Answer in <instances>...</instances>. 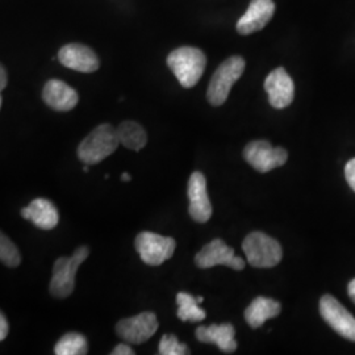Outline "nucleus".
<instances>
[{"label":"nucleus","mask_w":355,"mask_h":355,"mask_svg":"<svg viewBox=\"0 0 355 355\" xmlns=\"http://www.w3.org/2000/svg\"><path fill=\"white\" fill-rule=\"evenodd\" d=\"M117 128L102 124L95 128L78 146V158L85 165H98L119 148Z\"/></svg>","instance_id":"1"},{"label":"nucleus","mask_w":355,"mask_h":355,"mask_svg":"<svg viewBox=\"0 0 355 355\" xmlns=\"http://www.w3.org/2000/svg\"><path fill=\"white\" fill-rule=\"evenodd\" d=\"M167 66L177 76L182 87L191 89L203 76L207 66V57L198 48L182 46L168 54Z\"/></svg>","instance_id":"2"},{"label":"nucleus","mask_w":355,"mask_h":355,"mask_svg":"<svg viewBox=\"0 0 355 355\" xmlns=\"http://www.w3.org/2000/svg\"><path fill=\"white\" fill-rule=\"evenodd\" d=\"M87 246H79L73 255L61 257L54 262L49 291L53 297H69L76 288V277L79 266L89 258Z\"/></svg>","instance_id":"3"},{"label":"nucleus","mask_w":355,"mask_h":355,"mask_svg":"<svg viewBox=\"0 0 355 355\" xmlns=\"http://www.w3.org/2000/svg\"><path fill=\"white\" fill-rule=\"evenodd\" d=\"M242 249L249 265L258 268L277 266L283 257L279 242L262 232L248 234L242 242Z\"/></svg>","instance_id":"4"},{"label":"nucleus","mask_w":355,"mask_h":355,"mask_svg":"<svg viewBox=\"0 0 355 355\" xmlns=\"http://www.w3.org/2000/svg\"><path fill=\"white\" fill-rule=\"evenodd\" d=\"M245 66V60L240 55H233L218 66L207 91V99L211 105L220 107L227 102L229 92L233 85L241 78Z\"/></svg>","instance_id":"5"},{"label":"nucleus","mask_w":355,"mask_h":355,"mask_svg":"<svg viewBox=\"0 0 355 355\" xmlns=\"http://www.w3.org/2000/svg\"><path fill=\"white\" fill-rule=\"evenodd\" d=\"M177 248L173 237H165L153 232H141L135 240V249L141 261L149 266H159L170 259Z\"/></svg>","instance_id":"6"},{"label":"nucleus","mask_w":355,"mask_h":355,"mask_svg":"<svg viewBox=\"0 0 355 355\" xmlns=\"http://www.w3.org/2000/svg\"><path fill=\"white\" fill-rule=\"evenodd\" d=\"M246 162L259 173H268L284 165L288 159V153L283 148H274L268 141H253L243 150Z\"/></svg>","instance_id":"7"},{"label":"nucleus","mask_w":355,"mask_h":355,"mask_svg":"<svg viewBox=\"0 0 355 355\" xmlns=\"http://www.w3.org/2000/svg\"><path fill=\"white\" fill-rule=\"evenodd\" d=\"M158 327L159 324L155 313L142 312L137 316L119 321L116 325V333L125 343L141 345L152 338Z\"/></svg>","instance_id":"8"},{"label":"nucleus","mask_w":355,"mask_h":355,"mask_svg":"<svg viewBox=\"0 0 355 355\" xmlns=\"http://www.w3.org/2000/svg\"><path fill=\"white\" fill-rule=\"evenodd\" d=\"M195 265L199 268H211L217 265L230 267L236 271L245 268V261L234 254V249L228 246L220 239L207 243L199 253L195 255Z\"/></svg>","instance_id":"9"},{"label":"nucleus","mask_w":355,"mask_h":355,"mask_svg":"<svg viewBox=\"0 0 355 355\" xmlns=\"http://www.w3.org/2000/svg\"><path fill=\"white\" fill-rule=\"evenodd\" d=\"M320 313L331 329L345 338L355 341V318L336 297L330 295L322 296L320 300Z\"/></svg>","instance_id":"10"},{"label":"nucleus","mask_w":355,"mask_h":355,"mask_svg":"<svg viewBox=\"0 0 355 355\" xmlns=\"http://www.w3.org/2000/svg\"><path fill=\"white\" fill-rule=\"evenodd\" d=\"M189 195V214L191 218L199 224L209 221L212 216V204L207 192V179L200 171L192 173L187 187Z\"/></svg>","instance_id":"11"},{"label":"nucleus","mask_w":355,"mask_h":355,"mask_svg":"<svg viewBox=\"0 0 355 355\" xmlns=\"http://www.w3.org/2000/svg\"><path fill=\"white\" fill-rule=\"evenodd\" d=\"M58 61L64 67L89 74L99 69L101 61L95 51L82 44H67L58 51Z\"/></svg>","instance_id":"12"},{"label":"nucleus","mask_w":355,"mask_h":355,"mask_svg":"<svg viewBox=\"0 0 355 355\" xmlns=\"http://www.w3.org/2000/svg\"><path fill=\"white\" fill-rule=\"evenodd\" d=\"M265 89L268 95V102L277 110H283L288 107L293 101V80L283 67L275 69L267 76Z\"/></svg>","instance_id":"13"},{"label":"nucleus","mask_w":355,"mask_h":355,"mask_svg":"<svg viewBox=\"0 0 355 355\" xmlns=\"http://www.w3.org/2000/svg\"><path fill=\"white\" fill-rule=\"evenodd\" d=\"M274 12L275 3L272 0H252L246 12L237 21V32L246 36L263 29L272 19Z\"/></svg>","instance_id":"14"},{"label":"nucleus","mask_w":355,"mask_h":355,"mask_svg":"<svg viewBox=\"0 0 355 355\" xmlns=\"http://www.w3.org/2000/svg\"><path fill=\"white\" fill-rule=\"evenodd\" d=\"M42 99L48 107L58 112H69L74 110L79 102L76 89L62 80L51 79L42 89Z\"/></svg>","instance_id":"15"},{"label":"nucleus","mask_w":355,"mask_h":355,"mask_svg":"<svg viewBox=\"0 0 355 355\" xmlns=\"http://www.w3.org/2000/svg\"><path fill=\"white\" fill-rule=\"evenodd\" d=\"M21 216L42 230L55 228L60 221V214L55 205L51 200L42 198L35 199L28 207L23 208Z\"/></svg>","instance_id":"16"},{"label":"nucleus","mask_w":355,"mask_h":355,"mask_svg":"<svg viewBox=\"0 0 355 355\" xmlns=\"http://www.w3.org/2000/svg\"><path fill=\"white\" fill-rule=\"evenodd\" d=\"M195 334L199 343H214L224 353H233L237 349V343L234 340L236 330L232 324L199 327Z\"/></svg>","instance_id":"17"},{"label":"nucleus","mask_w":355,"mask_h":355,"mask_svg":"<svg viewBox=\"0 0 355 355\" xmlns=\"http://www.w3.org/2000/svg\"><path fill=\"white\" fill-rule=\"evenodd\" d=\"M282 311V305L274 299L258 296L245 311L246 322L257 329L262 327L268 318H277Z\"/></svg>","instance_id":"18"},{"label":"nucleus","mask_w":355,"mask_h":355,"mask_svg":"<svg viewBox=\"0 0 355 355\" xmlns=\"http://www.w3.org/2000/svg\"><path fill=\"white\" fill-rule=\"evenodd\" d=\"M117 135L120 144L135 152H139L142 148H145L148 142V135L145 129L136 121H123L117 127Z\"/></svg>","instance_id":"19"},{"label":"nucleus","mask_w":355,"mask_h":355,"mask_svg":"<svg viewBox=\"0 0 355 355\" xmlns=\"http://www.w3.org/2000/svg\"><path fill=\"white\" fill-rule=\"evenodd\" d=\"M177 316L182 321L199 322L207 318L205 311L199 306L198 299L187 292H179L177 295Z\"/></svg>","instance_id":"20"},{"label":"nucleus","mask_w":355,"mask_h":355,"mask_svg":"<svg viewBox=\"0 0 355 355\" xmlns=\"http://www.w3.org/2000/svg\"><path fill=\"white\" fill-rule=\"evenodd\" d=\"M54 353L57 355H85L89 353V343L80 333H67L55 343Z\"/></svg>","instance_id":"21"},{"label":"nucleus","mask_w":355,"mask_h":355,"mask_svg":"<svg viewBox=\"0 0 355 355\" xmlns=\"http://www.w3.org/2000/svg\"><path fill=\"white\" fill-rule=\"evenodd\" d=\"M0 261L8 267H17L21 263V255L16 245L6 234L0 236Z\"/></svg>","instance_id":"22"},{"label":"nucleus","mask_w":355,"mask_h":355,"mask_svg":"<svg viewBox=\"0 0 355 355\" xmlns=\"http://www.w3.org/2000/svg\"><path fill=\"white\" fill-rule=\"evenodd\" d=\"M161 355H189L190 349L187 345L179 343L174 334H165L159 341Z\"/></svg>","instance_id":"23"},{"label":"nucleus","mask_w":355,"mask_h":355,"mask_svg":"<svg viewBox=\"0 0 355 355\" xmlns=\"http://www.w3.org/2000/svg\"><path fill=\"white\" fill-rule=\"evenodd\" d=\"M345 175L349 186L355 191V158L347 162V165L345 167Z\"/></svg>","instance_id":"24"},{"label":"nucleus","mask_w":355,"mask_h":355,"mask_svg":"<svg viewBox=\"0 0 355 355\" xmlns=\"http://www.w3.org/2000/svg\"><path fill=\"white\" fill-rule=\"evenodd\" d=\"M112 355H135V352L127 343H120L112 350Z\"/></svg>","instance_id":"25"},{"label":"nucleus","mask_w":355,"mask_h":355,"mask_svg":"<svg viewBox=\"0 0 355 355\" xmlns=\"http://www.w3.org/2000/svg\"><path fill=\"white\" fill-rule=\"evenodd\" d=\"M7 336H8V322L6 316L1 313L0 315V341L6 340Z\"/></svg>","instance_id":"26"},{"label":"nucleus","mask_w":355,"mask_h":355,"mask_svg":"<svg viewBox=\"0 0 355 355\" xmlns=\"http://www.w3.org/2000/svg\"><path fill=\"white\" fill-rule=\"evenodd\" d=\"M7 87V71L4 69V66L0 67V89H3Z\"/></svg>","instance_id":"27"},{"label":"nucleus","mask_w":355,"mask_h":355,"mask_svg":"<svg viewBox=\"0 0 355 355\" xmlns=\"http://www.w3.org/2000/svg\"><path fill=\"white\" fill-rule=\"evenodd\" d=\"M347 292H349V296H350V299H352V300H353V302L355 303V279L352 280V282L349 283Z\"/></svg>","instance_id":"28"},{"label":"nucleus","mask_w":355,"mask_h":355,"mask_svg":"<svg viewBox=\"0 0 355 355\" xmlns=\"http://www.w3.org/2000/svg\"><path fill=\"white\" fill-rule=\"evenodd\" d=\"M121 179H123V182H129V180L132 179V177H130L128 173H123V174H121Z\"/></svg>","instance_id":"29"},{"label":"nucleus","mask_w":355,"mask_h":355,"mask_svg":"<svg viewBox=\"0 0 355 355\" xmlns=\"http://www.w3.org/2000/svg\"><path fill=\"white\" fill-rule=\"evenodd\" d=\"M196 299H198V303H199V304H202V303H203V297H202V296H198Z\"/></svg>","instance_id":"30"}]
</instances>
